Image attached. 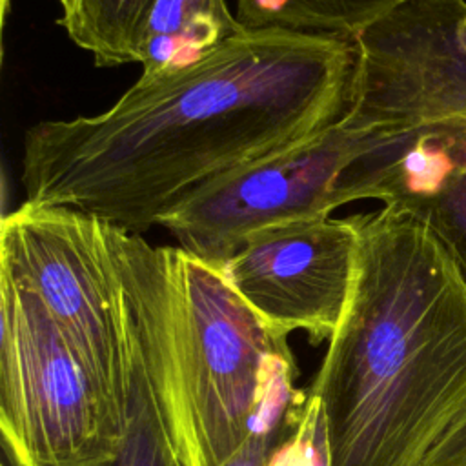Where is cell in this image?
I'll list each match as a JSON object with an SVG mask.
<instances>
[{
  "label": "cell",
  "instance_id": "obj_1",
  "mask_svg": "<svg viewBox=\"0 0 466 466\" xmlns=\"http://www.w3.org/2000/svg\"><path fill=\"white\" fill-rule=\"evenodd\" d=\"M353 38L242 29L200 60L140 76L109 109L25 131V200L142 233L215 180L339 124Z\"/></svg>",
  "mask_w": 466,
  "mask_h": 466
},
{
  "label": "cell",
  "instance_id": "obj_2",
  "mask_svg": "<svg viewBox=\"0 0 466 466\" xmlns=\"http://www.w3.org/2000/svg\"><path fill=\"white\" fill-rule=\"evenodd\" d=\"M357 258L309 390L331 466H420L466 404V277L419 217H350Z\"/></svg>",
  "mask_w": 466,
  "mask_h": 466
},
{
  "label": "cell",
  "instance_id": "obj_3",
  "mask_svg": "<svg viewBox=\"0 0 466 466\" xmlns=\"http://www.w3.org/2000/svg\"><path fill=\"white\" fill-rule=\"evenodd\" d=\"M173 406L187 466H224L248 441L268 360L286 351L222 271L169 246Z\"/></svg>",
  "mask_w": 466,
  "mask_h": 466
},
{
  "label": "cell",
  "instance_id": "obj_4",
  "mask_svg": "<svg viewBox=\"0 0 466 466\" xmlns=\"http://www.w3.org/2000/svg\"><path fill=\"white\" fill-rule=\"evenodd\" d=\"M0 435L16 466H102L124 439L38 295L0 268Z\"/></svg>",
  "mask_w": 466,
  "mask_h": 466
},
{
  "label": "cell",
  "instance_id": "obj_5",
  "mask_svg": "<svg viewBox=\"0 0 466 466\" xmlns=\"http://www.w3.org/2000/svg\"><path fill=\"white\" fill-rule=\"evenodd\" d=\"M0 268L38 295L126 431L127 308L104 220L25 200L2 218Z\"/></svg>",
  "mask_w": 466,
  "mask_h": 466
},
{
  "label": "cell",
  "instance_id": "obj_6",
  "mask_svg": "<svg viewBox=\"0 0 466 466\" xmlns=\"http://www.w3.org/2000/svg\"><path fill=\"white\" fill-rule=\"evenodd\" d=\"M353 42L357 69L342 124L413 142L466 129V0H404Z\"/></svg>",
  "mask_w": 466,
  "mask_h": 466
},
{
  "label": "cell",
  "instance_id": "obj_7",
  "mask_svg": "<svg viewBox=\"0 0 466 466\" xmlns=\"http://www.w3.org/2000/svg\"><path fill=\"white\" fill-rule=\"evenodd\" d=\"M371 135L342 120L320 135L226 175L167 213L178 248L220 268L244 240L264 228L328 217L344 206L339 184Z\"/></svg>",
  "mask_w": 466,
  "mask_h": 466
},
{
  "label": "cell",
  "instance_id": "obj_8",
  "mask_svg": "<svg viewBox=\"0 0 466 466\" xmlns=\"http://www.w3.org/2000/svg\"><path fill=\"white\" fill-rule=\"evenodd\" d=\"M357 229L350 217H317L264 228L218 268L275 331L329 339L355 275Z\"/></svg>",
  "mask_w": 466,
  "mask_h": 466
},
{
  "label": "cell",
  "instance_id": "obj_9",
  "mask_svg": "<svg viewBox=\"0 0 466 466\" xmlns=\"http://www.w3.org/2000/svg\"><path fill=\"white\" fill-rule=\"evenodd\" d=\"M107 238L127 308L131 391L124 439L102 466H187L171 386L169 249L118 228Z\"/></svg>",
  "mask_w": 466,
  "mask_h": 466
},
{
  "label": "cell",
  "instance_id": "obj_10",
  "mask_svg": "<svg viewBox=\"0 0 466 466\" xmlns=\"http://www.w3.org/2000/svg\"><path fill=\"white\" fill-rule=\"evenodd\" d=\"M379 200L426 222L466 277V131L424 142L391 171Z\"/></svg>",
  "mask_w": 466,
  "mask_h": 466
},
{
  "label": "cell",
  "instance_id": "obj_11",
  "mask_svg": "<svg viewBox=\"0 0 466 466\" xmlns=\"http://www.w3.org/2000/svg\"><path fill=\"white\" fill-rule=\"evenodd\" d=\"M242 29L226 0H155L138 51L140 76L178 71Z\"/></svg>",
  "mask_w": 466,
  "mask_h": 466
},
{
  "label": "cell",
  "instance_id": "obj_12",
  "mask_svg": "<svg viewBox=\"0 0 466 466\" xmlns=\"http://www.w3.org/2000/svg\"><path fill=\"white\" fill-rule=\"evenodd\" d=\"M155 0H60V25L100 67L138 62Z\"/></svg>",
  "mask_w": 466,
  "mask_h": 466
},
{
  "label": "cell",
  "instance_id": "obj_13",
  "mask_svg": "<svg viewBox=\"0 0 466 466\" xmlns=\"http://www.w3.org/2000/svg\"><path fill=\"white\" fill-rule=\"evenodd\" d=\"M404 0H237L244 29H286L353 38Z\"/></svg>",
  "mask_w": 466,
  "mask_h": 466
},
{
  "label": "cell",
  "instance_id": "obj_14",
  "mask_svg": "<svg viewBox=\"0 0 466 466\" xmlns=\"http://www.w3.org/2000/svg\"><path fill=\"white\" fill-rule=\"evenodd\" d=\"M300 417L269 431H251L242 448L224 466H268L273 451L295 433Z\"/></svg>",
  "mask_w": 466,
  "mask_h": 466
},
{
  "label": "cell",
  "instance_id": "obj_15",
  "mask_svg": "<svg viewBox=\"0 0 466 466\" xmlns=\"http://www.w3.org/2000/svg\"><path fill=\"white\" fill-rule=\"evenodd\" d=\"M300 428L308 446V466H331L326 413L320 400L313 395H308L306 399Z\"/></svg>",
  "mask_w": 466,
  "mask_h": 466
},
{
  "label": "cell",
  "instance_id": "obj_16",
  "mask_svg": "<svg viewBox=\"0 0 466 466\" xmlns=\"http://www.w3.org/2000/svg\"><path fill=\"white\" fill-rule=\"evenodd\" d=\"M420 466H466V404Z\"/></svg>",
  "mask_w": 466,
  "mask_h": 466
},
{
  "label": "cell",
  "instance_id": "obj_17",
  "mask_svg": "<svg viewBox=\"0 0 466 466\" xmlns=\"http://www.w3.org/2000/svg\"><path fill=\"white\" fill-rule=\"evenodd\" d=\"M268 466H308V446L304 431L299 426L291 437H288L269 457Z\"/></svg>",
  "mask_w": 466,
  "mask_h": 466
},
{
  "label": "cell",
  "instance_id": "obj_18",
  "mask_svg": "<svg viewBox=\"0 0 466 466\" xmlns=\"http://www.w3.org/2000/svg\"><path fill=\"white\" fill-rule=\"evenodd\" d=\"M0 466H16L13 455L9 453V450L4 444H0Z\"/></svg>",
  "mask_w": 466,
  "mask_h": 466
}]
</instances>
